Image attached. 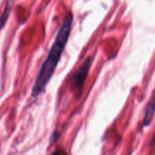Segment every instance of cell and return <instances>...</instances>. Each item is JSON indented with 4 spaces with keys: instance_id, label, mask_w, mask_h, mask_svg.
I'll return each mask as SVG.
<instances>
[{
    "instance_id": "obj_1",
    "label": "cell",
    "mask_w": 155,
    "mask_h": 155,
    "mask_svg": "<svg viewBox=\"0 0 155 155\" xmlns=\"http://www.w3.org/2000/svg\"><path fill=\"white\" fill-rule=\"evenodd\" d=\"M72 24L73 15L70 12L68 14L63 24L59 29L54 43L50 48L48 56L42 64L36 77L34 86L32 89L31 96L33 98L37 97L51 80L69 39Z\"/></svg>"
},
{
    "instance_id": "obj_2",
    "label": "cell",
    "mask_w": 155,
    "mask_h": 155,
    "mask_svg": "<svg viewBox=\"0 0 155 155\" xmlns=\"http://www.w3.org/2000/svg\"><path fill=\"white\" fill-rule=\"evenodd\" d=\"M92 58H87L81 66L76 71L71 78V84L75 90H81L84 84L85 80L89 73V70L92 64Z\"/></svg>"
},
{
    "instance_id": "obj_3",
    "label": "cell",
    "mask_w": 155,
    "mask_h": 155,
    "mask_svg": "<svg viewBox=\"0 0 155 155\" xmlns=\"http://www.w3.org/2000/svg\"><path fill=\"white\" fill-rule=\"evenodd\" d=\"M154 97H152L151 101L148 103V106H147L146 111H145V120H144L143 125L144 127H147L150 124L151 120H152L153 116H154Z\"/></svg>"
},
{
    "instance_id": "obj_4",
    "label": "cell",
    "mask_w": 155,
    "mask_h": 155,
    "mask_svg": "<svg viewBox=\"0 0 155 155\" xmlns=\"http://www.w3.org/2000/svg\"><path fill=\"white\" fill-rule=\"evenodd\" d=\"M11 8H9L8 7H6L4 13H3L1 19H0V30L3 27V26L5 25V24L6 21H7L8 18V15H9V12H10Z\"/></svg>"
}]
</instances>
